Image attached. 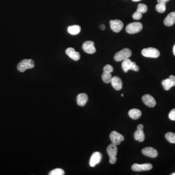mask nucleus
<instances>
[{"label": "nucleus", "instance_id": "7c9ffc66", "mask_svg": "<svg viewBox=\"0 0 175 175\" xmlns=\"http://www.w3.org/2000/svg\"><path fill=\"white\" fill-rule=\"evenodd\" d=\"M143 129H144V126L142 124H140L137 126V129L143 130Z\"/></svg>", "mask_w": 175, "mask_h": 175}, {"label": "nucleus", "instance_id": "f8f14e48", "mask_svg": "<svg viewBox=\"0 0 175 175\" xmlns=\"http://www.w3.org/2000/svg\"><path fill=\"white\" fill-rule=\"evenodd\" d=\"M102 160V155L99 152H95L92 154L90 160V165L94 167L96 165L100 163Z\"/></svg>", "mask_w": 175, "mask_h": 175}, {"label": "nucleus", "instance_id": "2eb2a0df", "mask_svg": "<svg viewBox=\"0 0 175 175\" xmlns=\"http://www.w3.org/2000/svg\"><path fill=\"white\" fill-rule=\"evenodd\" d=\"M66 53L72 60L74 61L78 60L80 58V53L76 52L73 48L69 47L66 50Z\"/></svg>", "mask_w": 175, "mask_h": 175}, {"label": "nucleus", "instance_id": "72a5a7b5", "mask_svg": "<svg viewBox=\"0 0 175 175\" xmlns=\"http://www.w3.org/2000/svg\"><path fill=\"white\" fill-rule=\"evenodd\" d=\"M173 53L174 55V56H175V45H174L173 47Z\"/></svg>", "mask_w": 175, "mask_h": 175}, {"label": "nucleus", "instance_id": "c756f323", "mask_svg": "<svg viewBox=\"0 0 175 175\" xmlns=\"http://www.w3.org/2000/svg\"><path fill=\"white\" fill-rule=\"evenodd\" d=\"M169 79L170 80L171 82L172 83V86L173 87V86H175V76H173V75H171V76H169Z\"/></svg>", "mask_w": 175, "mask_h": 175}, {"label": "nucleus", "instance_id": "dca6fc26", "mask_svg": "<svg viewBox=\"0 0 175 175\" xmlns=\"http://www.w3.org/2000/svg\"><path fill=\"white\" fill-rule=\"evenodd\" d=\"M167 26H171L175 23V11L169 13L163 21Z\"/></svg>", "mask_w": 175, "mask_h": 175}, {"label": "nucleus", "instance_id": "6ab92c4d", "mask_svg": "<svg viewBox=\"0 0 175 175\" xmlns=\"http://www.w3.org/2000/svg\"><path fill=\"white\" fill-rule=\"evenodd\" d=\"M134 138L136 141H139L140 142H144L145 139V136L143 130L137 129L134 133Z\"/></svg>", "mask_w": 175, "mask_h": 175}, {"label": "nucleus", "instance_id": "e433bc0d", "mask_svg": "<svg viewBox=\"0 0 175 175\" xmlns=\"http://www.w3.org/2000/svg\"><path fill=\"white\" fill-rule=\"evenodd\" d=\"M171 175H175V173H172V174H171Z\"/></svg>", "mask_w": 175, "mask_h": 175}, {"label": "nucleus", "instance_id": "4be33fe9", "mask_svg": "<svg viewBox=\"0 0 175 175\" xmlns=\"http://www.w3.org/2000/svg\"><path fill=\"white\" fill-rule=\"evenodd\" d=\"M162 85L163 86V88L166 91H168L173 87L172 83L171 82L169 78H167L166 79L162 80Z\"/></svg>", "mask_w": 175, "mask_h": 175}, {"label": "nucleus", "instance_id": "9d476101", "mask_svg": "<svg viewBox=\"0 0 175 175\" xmlns=\"http://www.w3.org/2000/svg\"><path fill=\"white\" fill-rule=\"evenodd\" d=\"M152 167L153 166L150 163H144L142 165L135 163L132 165L131 168L132 170L134 171H142L150 170Z\"/></svg>", "mask_w": 175, "mask_h": 175}, {"label": "nucleus", "instance_id": "9b49d317", "mask_svg": "<svg viewBox=\"0 0 175 175\" xmlns=\"http://www.w3.org/2000/svg\"><path fill=\"white\" fill-rule=\"evenodd\" d=\"M142 101L145 105L150 108H153L156 105V101L150 94H145L142 97Z\"/></svg>", "mask_w": 175, "mask_h": 175}, {"label": "nucleus", "instance_id": "ddd939ff", "mask_svg": "<svg viewBox=\"0 0 175 175\" xmlns=\"http://www.w3.org/2000/svg\"><path fill=\"white\" fill-rule=\"evenodd\" d=\"M111 85L114 89L117 91H120L122 89L123 87V83L122 80L120 77L118 76H114L111 79Z\"/></svg>", "mask_w": 175, "mask_h": 175}, {"label": "nucleus", "instance_id": "bb28decb", "mask_svg": "<svg viewBox=\"0 0 175 175\" xmlns=\"http://www.w3.org/2000/svg\"><path fill=\"white\" fill-rule=\"evenodd\" d=\"M103 70L104 72L111 73L113 71V67L110 64H107L105 66H104Z\"/></svg>", "mask_w": 175, "mask_h": 175}, {"label": "nucleus", "instance_id": "20e7f679", "mask_svg": "<svg viewBox=\"0 0 175 175\" xmlns=\"http://www.w3.org/2000/svg\"><path fill=\"white\" fill-rule=\"evenodd\" d=\"M122 68L125 73H127L129 70L138 72L140 70L139 67L137 65L136 63L132 62L129 58L124 60L122 63Z\"/></svg>", "mask_w": 175, "mask_h": 175}, {"label": "nucleus", "instance_id": "aec40b11", "mask_svg": "<svg viewBox=\"0 0 175 175\" xmlns=\"http://www.w3.org/2000/svg\"><path fill=\"white\" fill-rule=\"evenodd\" d=\"M81 31V27L79 25H74L68 27V31L70 34L72 35H76L80 33Z\"/></svg>", "mask_w": 175, "mask_h": 175}, {"label": "nucleus", "instance_id": "b1692460", "mask_svg": "<svg viewBox=\"0 0 175 175\" xmlns=\"http://www.w3.org/2000/svg\"><path fill=\"white\" fill-rule=\"evenodd\" d=\"M156 10L160 13H163L166 10V3H159L156 5Z\"/></svg>", "mask_w": 175, "mask_h": 175}, {"label": "nucleus", "instance_id": "f704fd0d", "mask_svg": "<svg viewBox=\"0 0 175 175\" xmlns=\"http://www.w3.org/2000/svg\"><path fill=\"white\" fill-rule=\"evenodd\" d=\"M132 1H134V2H138V1H139L140 0H132Z\"/></svg>", "mask_w": 175, "mask_h": 175}, {"label": "nucleus", "instance_id": "a211bd4d", "mask_svg": "<svg viewBox=\"0 0 175 175\" xmlns=\"http://www.w3.org/2000/svg\"><path fill=\"white\" fill-rule=\"evenodd\" d=\"M128 115L131 119L136 120L141 117L142 112L139 110L137 108H133L129 110Z\"/></svg>", "mask_w": 175, "mask_h": 175}, {"label": "nucleus", "instance_id": "c9c22d12", "mask_svg": "<svg viewBox=\"0 0 175 175\" xmlns=\"http://www.w3.org/2000/svg\"><path fill=\"white\" fill-rule=\"evenodd\" d=\"M121 97H124V94H121Z\"/></svg>", "mask_w": 175, "mask_h": 175}, {"label": "nucleus", "instance_id": "412c9836", "mask_svg": "<svg viewBox=\"0 0 175 175\" xmlns=\"http://www.w3.org/2000/svg\"><path fill=\"white\" fill-rule=\"evenodd\" d=\"M102 78L103 81L105 83H110L112 76H111L110 73L104 72V73H103Z\"/></svg>", "mask_w": 175, "mask_h": 175}, {"label": "nucleus", "instance_id": "f03ea898", "mask_svg": "<svg viewBox=\"0 0 175 175\" xmlns=\"http://www.w3.org/2000/svg\"><path fill=\"white\" fill-rule=\"evenodd\" d=\"M132 52L129 48H125L115 53L114 59L116 61H121L126 60L131 57Z\"/></svg>", "mask_w": 175, "mask_h": 175}, {"label": "nucleus", "instance_id": "473e14b6", "mask_svg": "<svg viewBox=\"0 0 175 175\" xmlns=\"http://www.w3.org/2000/svg\"><path fill=\"white\" fill-rule=\"evenodd\" d=\"M170 1V0H162V1H163V3H166L167 2H168V1Z\"/></svg>", "mask_w": 175, "mask_h": 175}, {"label": "nucleus", "instance_id": "7ed1b4c3", "mask_svg": "<svg viewBox=\"0 0 175 175\" xmlns=\"http://www.w3.org/2000/svg\"><path fill=\"white\" fill-rule=\"evenodd\" d=\"M107 153L110 157V162L111 164L115 163L117 161L116 155L117 154L118 149L117 145L114 144H110L107 148Z\"/></svg>", "mask_w": 175, "mask_h": 175}, {"label": "nucleus", "instance_id": "39448f33", "mask_svg": "<svg viewBox=\"0 0 175 175\" xmlns=\"http://www.w3.org/2000/svg\"><path fill=\"white\" fill-rule=\"evenodd\" d=\"M142 29V25L141 22H134L127 25L126 31L128 34H133L141 31Z\"/></svg>", "mask_w": 175, "mask_h": 175}, {"label": "nucleus", "instance_id": "423d86ee", "mask_svg": "<svg viewBox=\"0 0 175 175\" xmlns=\"http://www.w3.org/2000/svg\"><path fill=\"white\" fill-rule=\"evenodd\" d=\"M142 54L147 58H157L160 56V53L157 49L149 47L143 49L142 51Z\"/></svg>", "mask_w": 175, "mask_h": 175}, {"label": "nucleus", "instance_id": "0eeeda50", "mask_svg": "<svg viewBox=\"0 0 175 175\" xmlns=\"http://www.w3.org/2000/svg\"><path fill=\"white\" fill-rule=\"evenodd\" d=\"M110 139L112 144L115 145H119L122 141L125 139L124 137L116 131H113L110 135Z\"/></svg>", "mask_w": 175, "mask_h": 175}, {"label": "nucleus", "instance_id": "f3484780", "mask_svg": "<svg viewBox=\"0 0 175 175\" xmlns=\"http://www.w3.org/2000/svg\"><path fill=\"white\" fill-rule=\"evenodd\" d=\"M88 97L87 94L82 93L79 94L77 97V103L79 106H84L87 102Z\"/></svg>", "mask_w": 175, "mask_h": 175}, {"label": "nucleus", "instance_id": "2f4dec72", "mask_svg": "<svg viewBox=\"0 0 175 175\" xmlns=\"http://www.w3.org/2000/svg\"><path fill=\"white\" fill-rule=\"evenodd\" d=\"M100 28L101 29V30H104L105 29L106 27L104 24H101V25H100Z\"/></svg>", "mask_w": 175, "mask_h": 175}, {"label": "nucleus", "instance_id": "5701e85b", "mask_svg": "<svg viewBox=\"0 0 175 175\" xmlns=\"http://www.w3.org/2000/svg\"><path fill=\"white\" fill-rule=\"evenodd\" d=\"M165 138L167 141L172 144H175V134L173 132H167L165 134Z\"/></svg>", "mask_w": 175, "mask_h": 175}, {"label": "nucleus", "instance_id": "6e6552de", "mask_svg": "<svg viewBox=\"0 0 175 175\" xmlns=\"http://www.w3.org/2000/svg\"><path fill=\"white\" fill-rule=\"evenodd\" d=\"M110 23L111 30L115 33H119L123 28V23L119 19L111 20Z\"/></svg>", "mask_w": 175, "mask_h": 175}, {"label": "nucleus", "instance_id": "cd10ccee", "mask_svg": "<svg viewBox=\"0 0 175 175\" xmlns=\"http://www.w3.org/2000/svg\"><path fill=\"white\" fill-rule=\"evenodd\" d=\"M132 17L133 18V19L135 20H139L141 19L142 17V14L140 12H138V11H136V12L134 13L132 15Z\"/></svg>", "mask_w": 175, "mask_h": 175}, {"label": "nucleus", "instance_id": "393cba45", "mask_svg": "<svg viewBox=\"0 0 175 175\" xmlns=\"http://www.w3.org/2000/svg\"><path fill=\"white\" fill-rule=\"evenodd\" d=\"M65 174L64 171L62 169L56 168L53 169L49 173V175H63Z\"/></svg>", "mask_w": 175, "mask_h": 175}, {"label": "nucleus", "instance_id": "a878e982", "mask_svg": "<svg viewBox=\"0 0 175 175\" xmlns=\"http://www.w3.org/2000/svg\"><path fill=\"white\" fill-rule=\"evenodd\" d=\"M147 9L148 8L146 5L142 3H140L138 5L137 11H138V12H140L142 14L145 13L147 12Z\"/></svg>", "mask_w": 175, "mask_h": 175}, {"label": "nucleus", "instance_id": "1a4fd4ad", "mask_svg": "<svg viewBox=\"0 0 175 175\" xmlns=\"http://www.w3.org/2000/svg\"><path fill=\"white\" fill-rule=\"evenodd\" d=\"M82 49L85 52L89 54H93L96 52L94 43L92 41H87L83 43Z\"/></svg>", "mask_w": 175, "mask_h": 175}, {"label": "nucleus", "instance_id": "c85d7f7f", "mask_svg": "<svg viewBox=\"0 0 175 175\" xmlns=\"http://www.w3.org/2000/svg\"><path fill=\"white\" fill-rule=\"evenodd\" d=\"M168 117L171 120L175 121V108L171 110L168 115Z\"/></svg>", "mask_w": 175, "mask_h": 175}, {"label": "nucleus", "instance_id": "f257e3e1", "mask_svg": "<svg viewBox=\"0 0 175 175\" xmlns=\"http://www.w3.org/2000/svg\"><path fill=\"white\" fill-rule=\"evenodd\" d=\"M35 62L32 59H24L20 61L17 65V69L20 72H24L27 69L33 68Z\"/></svg>", "mask_w": 175, "mask_h": 175}, {"label": "nucleus", "instance_id": "4468645a", "mask_svg": "<svg viewBox=\"0 0 175 175\" xmlns=\"http://www.w3.org/2000/svg\"><path fill=\"white\" fill-rule=\"evenodd\" d=\"M142 153L144 155L150 158H156L157 157L158 151L153 147H145L142 150Z\"/></svg>", "mask_w": 175, "mask_h": 175}]
</instances>
